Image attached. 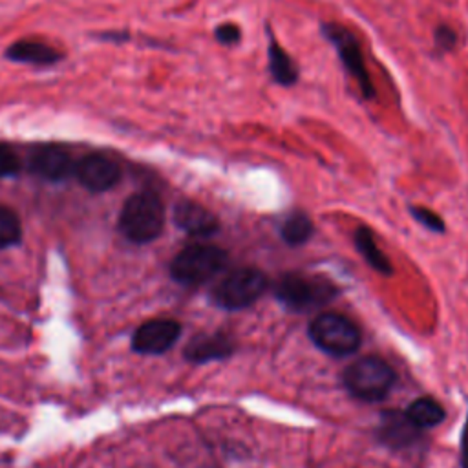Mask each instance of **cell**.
Segmentation results:
<instances>
[{"mask_svg":"<svg viewBox=\"0 0 468 468\" xmlns=\"http://www.w3.org/2000/svg\"><path fill=\"white\" fill-rule=\"evenodd\" d=\"M234 351V342L223 333H199L185 346V358L194 364L223 360Z\"/></svg>","mask_w":468,"mask_h":468,"instance_id":"cell-10","label":"cell"},{"mask_svg":"<svg viewBox=\"0 0 468 468\" xmlns=\"http://www.w3.org/2000/svg\"><path fill=\"white\" fill-rule=\"evenodd\" d=\"M406 417L417 428H433L444 420L446 413H444V408L435 399L420 397L408 406Z\"/></svg>","mask_w":468,"mask_h":468,"instance_id":"cell-16","label":"cell"},{"mask_svg":"<svg viewBox=\"0 0 468 468\" xmlns=\"http://www.w3.org/2000/svg\"><path fill=\"white\" fill-rule=\"evenodd\" d=\"M5 57L15 62L33 64V66H49L62 58V53L49 44L38 40H18L5 49Z\"/></svg>","mask_w":468,"mask_h":468,"instance_id":"cell-14","label":"cell"},{"mask_svg":"<svg viewBox=\"0 0 468 468\" xmlns=\"http://www.w3.org/2000/svg\"><path fill=\"white\" fill-rule=\"evenodd\" d=\"M267 58H269V73L272 80L280 86H292L298 80V66L291 58V55L269 35L267 46Z\"/></svg>","mask_w":468,"mask_h":468,"instance_id":"cell-15","label":"cell"},{"mask_svg":"<svg viewBox=\"0 0 468 468\" xmlns=\"http://www.w3.org/2000/svg\"><path fill=\"white\" fill-rule=\"evenodd\" d=\"M344 388L356 399L377 402L388 397L395 384V371L377 356H362L342 371Z\"/></svg>","mask_w":468,"mask_h":468,"instance_id":"cell-2","label":"cell"},{"mask_svg":"<svg viewBox=\"0 0 468 468\" xmlns=\"http://www.w3.org/2000/svg\"><path fill=\"white\" fill-rule=\"evenodd\" d=\"M80 185L91 192H104L112 188L119 177L121 170L117 163L102 154L84 155L73 168Z\"/></svg>","mask_w":468,"mask_h":468,"instance_id":"cell-9","label":"cell"},{"mask_svg":"<svg viewBox=\"0 0 468 468\" xmlns=\"http://www.w3.org/2000/svg\"><path fill=\"white\" fill-rule=\"evenodd\" d=\"M313 230L314 227L309 216L303 212H294L283 219L280 227V236L287 245L298 247L303 245L313 236Z\"/></svg>","mask_w":468,"mask_h":468,"instance_id":"cell-18","label":"cell"},{"mask_svg":"<svg viewBox=\"0 0 468 468\" xmlns=\"http://www.w3.org/2000/svg\"><path fill=\"white\" fill-rule=\"evenodd\" d=\"M165 225V208L154 192L132 194L122 205L119 230L133 243L155 239Z\"/></svg>","mask_w":468,"mask_h":468,"instance_id":"cell-1","label":"cell"},{"mask_svg":"<svg viewBox=\"0 0 468 468\" xmlns=\"http://www.w3.org/2000/svg\"><path fill=\"white\" fill-rule=\"evenodd\" d=\"M18 170H20V161L16 154L7 146H0V177L15 176Z\"/></svg>","mask_w":468,"mask_h":468,"instance_id":"cell-21","label":"cell"},{"mask_svg":"<svg viewBox=\"0 0 468 468\" xmlns=\"http://www.w3.org/2000/svg\"><path fill=\"white\" fill-rule=\"evenodd\" d=\"M20 234L22 229L16 214L11 208L0 205V249L18 243Z\"/></svg>","mask_w":468,"mask_h":468,"instance_id":"cell-19","label":"cell"},{"mask_svg":"<svg viewBox=\"0 0 468 468\" xmlns=\"http://www.w3.org/2000/svg\"><path fill=\"white\" fill-rule=\"evenodd\" d=\"M461 466L468 468V415H466L463 435H461Z\"/></svg>","mask_w":468,"mask_h":468,"instance_id":"cell-24","label":"cell"},{"mask_svg":"<svg viewBox=\"0 0 468 468\" xmlns=\"http://www.w3.org/2000/svg\"><path fill=\"white\" fill-rule=\"evenodd\" d=\"M267 276L254 267H241L229 272L212 291L216 305L227 311H238L252 305L267 289Z\"/></svg>","mask_w":468,"mask_h":468,"instance_id":"cell-6","label":"cell"},{"mask_svg":"<svg viewBox=\"0 0 468 468\" xmlns=\"http://www.w3.org/2000/svg\"><path fill=\"white\" fill-rule=\"evenodd\" d=\"M229 254L216 245H190L170 263L172 278L181 285H201L212 280L227 263Z\"/></svg>","mask_w":468,"mask_h":468,"instance_id":"cell-3","label":"cell"},{"mask_svg":"<svg viewBox=\"0 0 468 468\" xmlns=\"http://www.w3.org/2000/svg\"><path fill=\"white\" fill-rule=\"evenodd\" d=\"M214 37H216V40H218L219 44H223V46H234V44L239 42L241 31H239V27L234 26V24H221V26H218V27L214 29Z\"/></svg>","mask_w":468,"mask_h":468,"instance_id":"cell-23","label":"cell"},{"mask_svg":"<svg viewBox=\"0 0 468 468\" xmlns=\"http://www.w3.org/2000/svg\"><path fill=\"white\" fill-rule=\"evenodd\" d=\"M410 210H411L413 218H415L420 225H424L426 229H430V230H433V232H444V229H446V227H444V221H442V218L437 216L433 210L424 208V207H411Z\"/></svg>","mask_w":468,"mask_h":468,"instance_id":"cell-20","label":"cell"},{"mask_svg":"<svg viewBox=\"0 0 468 468\" xmlns=\"http://www.w3.org/2000/svg\"><path fill=\"white\" fill-rule=\"evenodd\" d=\"M338 294V289L318 276L287 272L274 283V296L292 311H305L324 305Z\"/></svg>","mask_w":468,"mask_h":468,"instance_id":"cell-4","label":"cell"},{"mask_svg":"<svg viewBox=\"0 0 468 468\" xmlns=\"http://www.w3.org/2000/svg\"><path fill=\"white\" fill-rule=\"evenodd\" d=\"M309 338L327 355L347 356L360 346V331L353 320L336 313H322L309 324Z\"/></svg>","mask_w":468,"mask_h":468,"instance_id":"cell-5","label":"cell"},{"mask_svg":"<svg viewBox=\"0 0 468 468\" xmlns=\"http://www.w3.org/2000/svg\"><path fill=\"white\" fill-rule=\"evenodd\" d=\"M355 245L360 250V254L364 256V260L378 272L382 274H391L393 267L388 260V256H384V252L378 249L373 232L367 227H358L355 230Z\"/></svg>","mask_w":468,"mask_h":468,"instance_id":"cell-17","label":"cell"},{"mask_svg":"<svg viewBox=\"0 0 468 468\" xmlns=\"http://www.w3.org/2000/svg\"><path fill=\"white\" fill-rule=\"evenodd\" d=\"M433 40H435V46L444 49V51H450L452 48H455L457 44V33L450 27V26H437L435 31H433Z\"/></svg>","mask_w":468,"mask_h":468,"instance_id":"cell-22","label":"cell"},{"mask_svg":"<svg viewBox=\"0 0 468 468\" xmlns=\"http://www.w3.org/2000/svg\"><path fill=\"white\" fill-rule=\"evenodd\" d=\"M29 168L42 179L62 181L73 172V161L69 154L58 146H42L33 152Z\"/></svg>","mask_w":468,"mask_h":468,"instance_id":"cell-12","label":"cell"},{"mask_svg":"<svg viewBox=\"0 0 468 468\" xmlns=\"http://www.w3.org/2000/svg\"><path fill=\"white\" fill-rule=\"evenodd\" d=\"M181 335V325L170 318H155L144 322L132 338V347L137 353L159 355L170 349Z\"/></svg>","mask_w":468,"mask_h":468,"instance_id":"cell-8","label":"cell"},{"mask_svg":"<svg viewBox=\"0 0 468 468\" xmlns=\"http://www.w3.org/2000/svg\"><path fill=\"white\" fill-rule=\"evenodd\" d=\"M419 430L406 413L400 411H384L382 413V426H380V437L386 444L395 448H406L413 444L419 437Z\"/></svg>","mask_w":468,"mask_h":468,"instance_id":"cell-13","label":"cell"},{"mask_svg":"<svg viewBox=\"0 0 468 468\" xmlns=\"http://www.w3.org/2000/svg\"><path fill=\"white\" fill-rule=\"evenodd\" d=\"M174 221L190 236H210L219 229L218 218L208 208L188 199H183L174 207Z\"/></svg>","mask_w":468,"mask_h":468,"instance_id":"cell-11","label":"cell"},{"mask_svg":"<svg viewBox=\"0 0 468 468\" xmlns=\"http://www.w3.org/2000/svg\"><path fill=\"white\" fill-rule=\"evenodd\" d=\"M320 31L327 38V42H331L333 48L336 49V55H338L342 66L355 79L364 99H373L375 90H373V82L369 79V73H367V68L364 62V55H362L358 38L347 27L335 24V22H324L320 26Z\"/></svg>","mask_w":468,"mask_h":468,"instance_id":"cell-7","label":"cell"}]
</instances>
